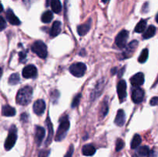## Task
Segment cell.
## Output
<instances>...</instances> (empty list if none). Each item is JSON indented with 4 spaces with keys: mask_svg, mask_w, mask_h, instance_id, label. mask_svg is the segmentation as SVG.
Returning <instances> with one entry per match:
<instances>
[{
    "mask_svg": "<svg viewBox=\"0 0 158 157\" xmlns=\"http://www.w3.org/2000/svg\"><path fill=\"white\" fill-rule=\"evenodd\" d=\"M156 22H157L158 23V13H157V16H156Z\"/></svg>",
    "mask_w": 158,
    "mask_h": 157,
    "instance_id": "obj_41",
    "label": "cell"
},
{
    "mask_svg": "<svg viewBox=\"0 0 158 157\" xmlns=\"http://www.w3.org/2000/svg\"><path fill=\"white\" fill-rule=\"evenodd\" d=\"M123 146H124V142L121 139H118L117 140V143H116V151L119 152L123 149Z\"/></svg>",
    "mask_w": 158,
    "mask_h": 157,
    "instance_id": "obj_32",
    "label": "cell"
},
{
    "mask_svg": "<svg viewBox=\"0 0 158 157\" xmlns=\"http://www.w3.org/2000/svg\"><path fill=\"white\" fill-rule=\"evenodd\" d=\"M69 129V121L68 117L66 115V116H63L60 120V126H59L58 129L56 131V141L60 142L63 140L66 137Z\"/></svg>",
    "mask_w": 158,
    "mask_h": 157,
    "instance_id": "obj_2",
    "label": "cell"
},
{
    "mask_svg": "<svg viewBox=\"0 0 158 157\" xmlns=\"http://www.w3.org/2000/svg\"><path fill=\"white\" fill-rule=\"evenodd\" d=\"M51 8L52 12L55 13H60L62 10V4L60 0H51Z\"/></svg>",
    "mask_w": 158,
    "mask_h": 157,
    "instance_id": "obj_21",
    "label": "cell"
},
{
    "mask_svg": "<svg viewBox=\"0 0 158 157\" xmlns=\"http://www.w3.org/2000/svg\"><path fill=\"white\" fill-rule=\"evenodd\" d=\"M140 143H141V137H140L138 134H136L134 136V138H133L132 141H131V149H136V148H137L140 146Z\"/></svg>",
    "mask_w": 158,
    "mask_h": 157,
    "instance_id": "obj_26",
    "label": "cell"
},
{
    "mask_svg": "<svg viewBox=\"0 0 158 157\" xmlns=\"http://www.w3.org/2000/svg\"><path fill=\"white\" fill-rule=\"evenodd\" d=\"M19 55H20V60H23V58H25V57H26V53H24V52H20L19 53Z\"/></svg>",
    "mask_w": 158,
    "mask_h": 157,
    "instance_id": "obj_39",
    "label": "cell"
},
{
    "mask_svg": "<svg viewBox=\"0 0 158 157\" xmlns=\"http://www.w3.org/2000/svg\"><path fill=\"white\" fill-rule=\"evenodd\" d=\"M46 126H47L48 131H49L48 138H47V140H46V144L48 145L49 144V143H50L51 140H52V135H53V129H52V125L49 117H48L47 119H46Z\"/></svg>",
    "mask_w": 158,
    "mask_h": 157,
    "instance_id": "obj_23",
    "label": "cell"
},
{
    "mask_svg": "<svg viewBox=\"0 0 158 157\" xmlns=\"http://www.w3.org/2000/svg\"><path fill=\"white\" fill-rule=\"evenodd\" d=\"M156 33V28L154 26H150L146 30L144 31V33H143V37L145 39H148V38H151V37L154 36Z\"/></svg>",
    "mask_w": 158,
    "mask_h": 157,
    "instance_id": "obj_22",
    "label": "cell"
},
{
    "mask_svg": "<svg viewBox=\"0 0 158 157\" xmlns=\"http://www.w3.org/2000/svg\"><path fill=\"white\" fill-rule=\"evenodd\" d=\"M52 18H53V15H52V12L51 11H46L42 15L41 20L44 23H49L52 21Z\"/></svg>",
    "mask_w": 158,
    "mask_h": 157,
    "instance_id": "obj_25",
    "label": "cell"
},
{
    "mask_svg": "<svg viewBox=\"0 0 158 157\" xmlns=\"http://www.w3.org/2000/svg\"><path fill=\"white\" fill-rule=\"evenodd\" d=\"M6 19L9 21V22L11 23L12 25H13V26H19V25L21 24L20 20L17 18L16 15L14 14L13 11L11 10V9H8V10L6 11Z\"/></svg>",
    "mask_w": 158,
    "mask_h": 157,
    "instance_id": "obj_13",
    "label": "cell"
},
{
    "mask_svg": "<svg viewBox=\"0 0 158 157\" xmlns=\"http://www.w3.org/2000/svg\"><path fill=\"white\" fill-rule=\"evenodd\" d=\"M128 35H129V32L127 30H122L117 34V37L115 38V44L117 45V47L120 48V49L126 48Z\"/></svg>",
    "mask_w": 158,
    "mask_h": 157,
    "instance_id": "obj_6",
    "label": "cell"
},
{
    "mask_svg": "<svg viewBox=\"0 0 158 157\" xmlns=\"http://www.w3.org/2000/svg\"><path fill=\"white\" fill-rule=\"evenodd\" d=\"M82 152L84 155L86 156H91V155H94L96 152V148L94 147V145L92 144H86L83 146V149H82Z\"/></svg>",
    "mask_w": 158,
    "mask_h": 157,
    "instance_id": "obj_19",
    "label": "cell"
},
{
    "mask_svg": "<svg viewBox=\"0 0 158 157\" xmlns=\"http://www.w3.org/2000/svg\"><path fill=\"white\" fill-rule=\"evenodd\" d=\"M108 109H109V107H108L107 102L105 101L104 100V101L102 103L101 107H100V118L103 119V117L106 116V114H107V112H108Z\"/></svg>",
    "mask_w": 158,
    "mask_h": 157,
    "instance_id": "obj_27",
    "label": "cell"
},
{
    "mask_svg": "<svg viewBox=\"0 0 158 157\" xmlns=\"http://www.w3.org/2000/svg\"><path fill=\"white\" fill-rule=\"evenodd\" d=\"M46 109V103L43 99H38L34 103L33 111L36 115H41Z\"/></svg>",
    "mask_w": 158,
    "mask_h": 157,
    "instance_id": "obj_11",
    "label": "cell"
},
{
    "mask_svg": "<svg viewBox=\"0 0 158 157\" xmlns=\"http://www.w3.org/2000/svg\"><path fill=\"white\" fill-rule=\"evenodd\" d=\"M80 99H81V94H77V95H75L72 101V104H71V107L75 108L77 106H78L79 103L80 102Z\"/></svg>",
    "mask_w": 158,
    "mask_h": 157,
    "instance_id": "obj_31",
    "label": "cell"
},
{
    "mask_svg": "<svg viewBox=\"0 0 158 157\" xmlns=\"http://www.w3.org/2000/svg\"><path fill=\"white\" fill-rule=\"evenodd\" d=\"M20 78L18 73H14L9 76V83L10 85H16L19 83Z\"/></svg>",
    "mask_w": 158,
    "mask_h": 157,
    "instance_id": "obj_28",
    "label": "cell"
},
{
    "mask_svg": "<svg viewBox=\"0 0 158 157\" xmlns=\"http://www.w3.org/2000/svg\"><path fill=\"white\" fill-rule=\"evenodd\" d=\"M148 157H157V152L155 150L150 151L148 154Z\"/></svg>",
    "mask_w": 158,
    "mask_h": 157,
    "instance_id": "obj_37",
    "label": "cell"
},
{
    "mask_svg": "<svg viewBox=\"0 0 158 157\" xmlns=\"http://www.w3.org/2000/svg\"><path fill=\"white\" fill-rule=\"evenodd\" d=\"M21 120L23 123H27L28 121V115L26 113H23L21 115Z\"/></svg>",
    "mask_w": 158,
    "mask_h": 157,
    "instance_id": "obj_36",
    "label": "cell"
},
{
    "mask_svg": "<svg viewBox=\"0 0 158 157\" xmlns=\"http://www.w3.org/2000/svg\"><path fill=\"white\" fill-rule=\"evenodd\" d=\"M17 139V129L15 126H12L9 129V135L5 143V149L6 150H10L15 145Z\"/></svg>",
    "mask_w": 158,
    "mask_h": 157,
    "instance_id": "obj_4",
    "label": "cell"
},
{
    "mask_svg": "<svg viewBox=\"0 0 158 157\" xmlns=\"http://www.w3.org/2000/svg\"><path fill=\"white\" fill-rule=\"evenodd\" d=\"M147 27V22L145 20L142 19L137 23V25L135 27V32H137V33H141V32H144L145 29H146Z\"/></svg>",
    "mask_w": 158,
    "mask_h": 157,
    "instance_id": "obj_24",
    "label": "cell"
},
{
    "mask_svg": "<svg viewBox=\"0 0 158 157\" xmlns=\"http://www.w3.org/2000/svg\"><path fill=\"white\" fill-rule=\"evenodd\" d=\"M37 75V69L33 65L26 66L23 70V76L26 78H35Z\"/></svg>",
    "mask_w": 158,
    "mask_h": 157,
    "instance_id": "obj_7",
    "label": "cell"
},
{
    "mask_svg": "<svg viewBox=\"0 0 158 157\" xmlns=\"http://www.w3.org/2000/svg\"><path fill=\"white\" fill-rule=\"evenodd\" d=\"M103 86H104V81H103V80L98 82V83H97V86H96L94 90L93 91L92 93H91V99L94 100L101 94Z\"/></svg>",
    "mask_w": 158,
    "mask_h": 157,
    "instance_id": "obj_16",
    "label": "cell"
},
{
    "mask_svg": "<svg viewBox=\"0 0 158 157\" xmlns=\"http://www.w3.org/2000/svg\"><path fill=\"white\" fill-rule=\"evenodd\" d=\"M149 152H150L149 147L147 146H141V147L138 149L139 155H141V156H147V155H148Z\"/></svg>",
    "mask_w": 158,
    "mask_h": 157,
    "instance_id": "obj_30",
    "label": "cell"
},
{
    "mask_svg": "<svg viewBox=\"0 0 158 157\" xmlns=\"http://www.w3.org/2000/svg\"><path fill=\"white\" fill-rule=\"evenodd\" d=\"M73 152H74L73 146V145H70V146H69V149H68L67 152H66L64 157H72L73 154Z\"/></svg>",
    "mask_w": 158,
    "mask_h": 157,
    "instance_id": "obj_33",
    "label": "cell"
},
{
    "mask_svg": "<svg viewBox=\"0 0 158 157\" xmlns=\"http://www.w3.org/2000/svg\"><path fill=\"white\" fill-rule=\"evenodd\" d=\"M138 46V42L137 40H134V41L131 42L130 44H128V46L126 47L124 52L123 53V58H127V57L131 56L133 53L134 52V51L137 49V47Z\"/></svg>",
    "mask_w": 158,
    "mask_h": 157,
    "instance_id": "obj_12",
    "label": "cell"
},
{
    "mask_svg": "<svg viewBox=\"0 0 158 157\" xmlns=\"http://www.w3.org/2000/svg\"><path fill=\"white\" fill-rule=\"evenodd\" d=\"M6 20L4 19V18H3L2 16H1L0 17V29L2 31L3 29L6 28Z\"/></svg>",
    "mask_w": 158,
    "mask_h": 157,
    "instance_id": "obj_34",
    "label": "cell"
},
{
    "mask_svg": "<svg viewBox=\"0 0 158 157\" xmlns=\"http://www.w3.org/2000/svg\"><path fill=\"white\" fill-rule=\"evenodd\" d=\"M117 94L120 101H123L127 97V83L124 80H120L117 84Z\"/></svg>",
    "mask_w": 158,
    "mask_h": 157,
    "instance_id": "obj_8",
    "label": "cell"
},
{
    "mask_svg": "<svg viewBox=\"0 0 158 157\" xmlns=\"http://www.w3.org/2000/svg\"><path fill=\"white\" fill-rule=\"evenodd\" d=\"M90 26H91V20L89 19L87 22L84 23L83 25H80L77 27V32L81 36H83V35H86L90 29Z\"/></svg>",
    "mask_w": 158,
    "mask_h": 157,
    "instance_id": "obj_17",
    "label": "cell"
},
{
    "mask_svg": "<svg viewBox=\"0 0 158 157\" xmlns=\"http://www.w3.org/2000/svg\"><path fill=\"white\" fill-rule=\"evenodd\" d=\"M32 51L34 53L36 54L40 58H46L48 55L47 51V46L43 42L40 41H35L33 44L32 45Z\"/></svg>",
    "mask_w": 158,
    "mask_h": 157,
    "instance_id": "obj_3",
    "label": "cell"
},
{
    "mask_svg": "<svg viewBox=\"0 0 158 157\" xmlns=\"http://www.w3.org/2000/svg\"><path fill=\"white\" fill-rule=\"evenodd\" d=\"M144 97V92L142 89L137 87V89H134L132 92V100L136 104L142 103Z\"/></svg>",
    "mask_w": 158,
    "mask_h": 157,
    "instance_id": "obj_9",
    "label": "cell"
},
{
    "mask_svg": "<svg viewBox=\"0 0 158 157\" xmlns=\"http://www.w3.org/2000/svg\"><path fill=\"white\" fill-rule=\"evenodd\" d=\"M115 124L118 126H123L126 122V116H125V112L123 109H119L117 111V115H116Z\"/></svg>",
    "mask_w": 158,
    "mask_h": 157,
    "instance_id": "obj_15",
    "label": "cell"
},
{
    "mask_svg": "<svg viewBox=\"0 0 158 157\" xmlns=\"http://www.w3.org/2000/svg\"><path fill=\"white\" fill-rule=\"evenodd\" d=\"M86 66L83 62H77L71 65L69 67V72L73 75L76 77H82L85 74Z\"/></svg>",
    "mask_w": 158,
    "mask_h": 157,
    "instance_id": "obj_5",
    "label": "cell"
},
{
    "mask_svg": "<svg viewBox=\"0 0 158 157\" xmlns=\"http://www.w3.org/2000/svg\"><path fill=\"white\" fill-rule=\"evenodd\" d=\"M32 89L30 86H25L20 89L16 95V103L22 106H26L32 100Z\"/></svg>",
    "mask_w": 158,
    "mask_h": 157,
    "instance_id": "obj_1",
    "label": "cell"
},
{
    "mask_svg": "<svg viewBox=\"0 0 158 157\" xmlns=\"http://www.w3.org/2000/svg\"><path fill=\"white\" fill-rule=\"evenodd\" d=\"M48 154H49V151H42L39 157H47Z\"/></svg>",
    "mask_w": 158,
    "mask_h": 157,
    "instance_id": "obj_38",
    "label": "cell"
},
{
    "mask_svg": "<svg viewBox=\"0 0 158 157\" xmlns=\"http://www.w3.org/2000/svg\"><path fill=\"white\" fill-rule=\"evenodd\" d=\"M151 106H158V96L153 97L150 101Z\"/></svg>",
    "mask_w": 158,
    "mask_h": 157,
    "instance_id": "obj_35",
    "label": "cell"
},
{
    "mask_svg": "<svg viewBox=\"0 0 158 157\" xmlns=\"http://www.w3.org/2000/svg\"><path fill=\"white\" fill-rule=\"evenodd\" d=\"M45 136V129L41 127V126H36L35 127V143L38 146H40V144L43 142V138Z\"/></svg>",
    "mask_w": 158,
    "mask_h": 157,
    "instance_id": "obj_14",
    "label": "cell"
},
{
    "mask_svg": "<svg viewBox=\"0 0 158 157\" xmlns=\"http://www.w3.org/2000/svg\"><path fill=\"white\" fill-rule=\"evenodd\" d=\"M16 112H15V109L13 107L10 106H8L6 105L2 107V114L4 116H14L15 115Z\"/></svg>",
    "mask_w": 158,
    "mask_h": 157,
    "instance_id": "obj_20",
    "label": "cell"
},
{
    "mask_svg": "<svg viewBox=\"0 0 158 157\" xmlns=\"http://www.w3.org/2000/svg\"><path fill=\"white\" fill-rule=\"evenodd\" d=\"M148 54H149V52H148V49H144L140 53V56L138 58V61L140 63H143L147 61L148 58Z\"/></svg>",
    "mask_w": 158,
    "mask_h": 157,
    "instance_id": "obj_29",
    "label": "cell"
},
{
    "mask_svg": "<svg viewBox=\"0 0 158 157\" xmlns=\"http://www.w3.org/2000/svg\"><path fill=\"white\" fill-rule=\"evenodd\" d=\"M108 1H109V0H102V2H103V3H106Z\"/></svg>",
    "mask_w": 158,
    "mask_h": 157,
    "instance_id": "obj_40",
    "label": "cell"
},
{
    "mask_svg": "<svg viewBox=\"0 0 158 157\" xmlns=\"http://www.w3.org/2000/svg\"><path fill=\"white\" fill-rule=\"evenodd\" d=\"M144 83V75L142 72H138L133 75L131 78V83L133 86L140 87Z\"/></svg>",
    "mask_w": 158,
    "mask_h": 157,
    "instance_id": "obj_10",
    "label": "cell"
},
{
    "mask_svg": "<svg viewBox=\"0 0 158 157\" xmlns=\"http://www.w3.org/2000/svg\"><path fill=\"white\" fill-rule=\"evenodd\" d=\"M60 32H61V22L60 21L54 22L49 32L51 37L57 36L60 33Z\"/></svg>",
    "mask_w": 158,
    "mask_h": 157,
    "instance_id": "obj_18",
    "label": "cell"
}]
</instances>
